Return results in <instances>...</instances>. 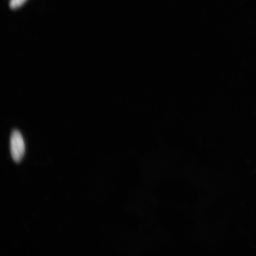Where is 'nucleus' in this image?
Here are the masks:
<instances>
[{
    "instance_id": "nucleus-1",
    "label": "nucleus",
    "mask_w": 256,
    "mask_h": 256,
    "mask_svg": "<svg viewBox=\"0 0 256 256\" xmlns=\"http://www.w3.org/2000/svg\"><path fill=\"white\" fill-rule=\"evenodd\" d=\"M10 152L12 160L20 162L25 153V144L23 136L18 130L12 131L10 138Z\"/></svg>"
},
{
    "instance_id": "nucleus-2",
    "label": "nucleus",
    "mask_w": 256,
    "mask_h": 256,
    "mask_svg": "<svg viewBox=\"0 0 256 256\" xmlns=\"http://www.w3.org/2000/svg\"><path fill=\"white\" fill-rule=\"evenodd\" d=\"M27 0H10V7L12 9H16L21 7Z\"/></svg>"
}]
</instances>
